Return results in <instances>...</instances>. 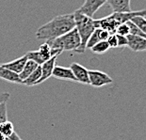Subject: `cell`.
<instances>
[{"instance_id":"obj_1","label":"cell","mask_w":146,"mask_h":140,"mask_svg":"<svg viewBox=\"0 0 146 140\" xmlns=\"http://www.w3.org/2000/svg\"><path fill=\"white\" fill-rule=\"evenodd\" d=\"M76 27L74 13L61 14L53 18L52 20L40 26L36 31L38 40H50L64 35Z\"/></svg>"},{"instance_id":"obj_2","label":"cell","mask_w":146,"mask_h":140,"mask_svg":"<svg viewBox=\"0 0 146 140\" xmlns=\"http://www.w3.org/2000/svg\"><path fill=\"white\" fill-rule=\"evenodd\" d=\"M74 15L76 28L77 29V32H78L80 39H81V44H80V47L76 50V53L83 54L86 52L87 42H88L90 37L92 36V34L97 27H96L95 20L92 17L83 14L78 11H74Z\"/></svg>"},{"instance_id":"obj_3","label":"cell","mask_w":146,"mask_h":140,"mask_svg":"<svg viewBox=\"0 0 146 140\" xmlns=\"http://www.w3.org/2000/svg\"><path fill=\"white\" fill-rule=\"evenodd\" d=\"M46 42L50 45L52 49H56V50H60V52L63 51H74L80 47L81 44V39L77 29L74 27L69 32L65 33L64 35L58 37L57 39L46 40Z\"/></svg>"},{"instance_id":"obj_4","label":"cell","mask_w":146,"mask_h":140,"mask_svg":"<svg viewBox=\"0 0 146 140\" xmlns=\"http://www.w3.org/2000/svg\"><path fill=\"white\" fill-rule=\"evenodd\" d=\"M61 53L60 50H56V49H52L50 45L47 42H44L40 45L38 50L36 51H30L27 53V55L29 59H31L35 61L38 65H42L44 63L45 61L50 59L54 55H60Z\"/></svg>"},{"instance_id":"obj_5","label":"cell","mask_w":146,"mask_h":140,"mask_svg":"<svg viewBox=\"0 0 146 140\" xmlns=\"http://www.w3.org/2000/svg\"><path fill=\"white\" fill-rule=\"evenodd\" d=\"M90 85L94 88H102L104 86L110 85L113 83V79L104 71L92 70L89 71Z\"/></svg>"},{"instance_id":"obj_6","label":"cell","mask_w":146,"mask_h":140,"mask_svg":"<svg viewBox=\"0 0 146 140\" xmlns=\"http://www.w3.org/2000/svg\"><path fill=\"white\" fill-rule=\"evenodd\" d=\"M108 0H85L83 5L78 10L79 12L88 15L90 17H94L95 12L107 3Z\"/></svg>"},{"instance_id":"obj_7","label":"cell","mask_w":146,"mask_h":140,"mask_svg":"<svg viewBox=\"0 0 146 140\" xmlns=\"http://www.w3.org/2000/svg\"><path fill=\"white\" fill-rule=\"evenodd\" d=\"M70 69L72 70L76 82L84 84V85H90L89 78V70L82 66L81 64H78L76 62H73L70 65Z\"/></svg>"},{"instance_id":"obj_8","label":"cell","mask_w":146,"mask_h":140,"mask_svg":"<svg viewBox=\"0 0 146 140\" xmlns=\"http://www.w3.org/2000/svg\"><path fill=\"white\" fill-rule=\"evenodd\" d=\"M127 47L133 52H143L146 51V39L143 37L132 35H127Z\"/></svg>"},{"instance_id":"obj_9","label":"cell","mask_w":146,"mask_h":140,"mask_svg":"<svg viewBox=\"0 0 146 140\" xmlns=\"http://www.w3.org/2000/svg\"><path fill=\"white\" fill-rule=\"evenodd\" d=\"M58 57V55H54V57H52L50 59H48L47 61H45L44 63H42L41 65L42 76H41V78L39 79L37 85H40V84L43 83L44 81H46L48 78H50V77L52 76L53 71H54L56 63H57Z\"/></svg>"},{"instance_id":"obj_10","label":"cell","mask_w":146,"mask_h":140,"mask_svg":"<svg viewBox=\"0 0 146 140\" xmlns=\"http://www.w3.org/2000/svg\"><path fill=\"white\" fill-rule=\"evenodd\" d=\"M52 76L58 80H67V81H71V82H76V77H74L73 71L70 68L57 66L56 65L54 71H53Z\"/></svg>"},{"instance_id":"obj_11","label":"cell","mask_w":146,"mask_h":140,"mask_svg":"<svg viewBox=\"0 0 146 140\" xmlns=\"http://www.w3.org/2000/svg\"><path fill=\"white\" fill-rule=\"evenodd\" d=\"M27 59H29V57H27V54L22 55V57H18V58H15L14 60H12L11 62H8V63H4V64H1L3 67L6 68V69L10 70L11 71H13V73L19 74L22 70L24 69L25 65H26Z\"/></svg>"},{"instance_id":"obj_12","label":"cell","mask_w":146,"mask_h":140,"mask_svg":"<svg viewBox=\"0 0 146 140\" xmlns=\"http://www.w3.org/2000/svg\"><path fill=\"white\" fill-rule=\"evenodd\" d=\"M107 3L112 9L113 12L131 11L130 0H108Z\"/></svg>"},{"instance_id":"obj_13","label":"cell","mask_w":146,"mask_h":140,"mask_svg":"<svg viewBox=\"0 0 146 140\" xmlns=\"http://www.w3.org/2000/svg\"><path fill=\"white\" fill-rule=\"evenodd\" d=\"M0 79L5 80L7 82L14 83V84H22V81L20 79L19 75L17 73H13L10 70L6 69L0 64Z\"/></svg>"},{"instance_id":"obj_14","label":"cell","mask_w":146,"mask_h":140,"mask_svg":"<svg viewBox=\"0 0 146 140\" xmlns=\"http://www.w3.org/2000/svg\"><path fill=\"white\" fill-rule=\"evenodd\" d=\"M38 66H39V65L37 64L35 61H33L31 59H27V63H26V65H25V67H24V69L22 70V71L19 74H18L22 82H23V81L26 78H27V77H29L30 74H31L33 71L37 69V67H38Z\"/></svg>"},{"instance_id":"obj_15","label":"cell","mask_w":146,"mask_h":140,"mask_svg":"<svg viewBox=\"0 0 146 140\" xmlns=\"http://www.w3.org/2000/svg\"><path fill=\"white\" fill-rule=\"evenodd\" d=\"M41 76H42V68H41V65H39V66L37 67V69L34 71L27 78L25 79L23 82H22V84L27 87L37 86V83H38L39 79L41 78Z\"/></svg>"},{"instance_id":"obj_16","label":"cell","mask_w":146,"mask_h":140,"mask_svg":"<svg viewBox=\"0 0 146 140\" xmlns=\"http://www.w3.org/2000/svg\"><path fill=\"white\" fill-rule=\"evenodd\" d=\"M110 49V45H108L107 40H101V42H97L95 45L92 46L91 48V50L95 55H103L105 53H107Z\"/></svg>"},{"instance_id":"obj_17","label":"cell","mask_w":146,"mask_h":140,"mask_svg":"<svg viewBox=\"0 0 146 140\" xmlns=\"http://www.w3.org/2000/svg\"><path fill=\"white\" fill-rule=\"evenodd\" d=\"M15 132L14 131V126L13 123L11 122V121H5L0 124V133H3L6 137H10V136Z\"/></svg>"},{"instance_id":"obj_18","label":"cell","mask_w":146,"mask_h":140,"mask_svg":"<svg viewBox=\"0 0 146 140\" xmlns=\"http://www.w3.org/2000/svg\"><path fill=\"white\" fill-rule=\"evenodd\" d=\"M99 31H100V29L99 28H96L94 33L92 34V36L90 37V39L88 40V42H87V49H91L92 46L95 45L96 43L101 42V38H100V33H99Z\"/></svg>"},{"instance_id":"obj_19","label":"cell","mask_w":146,"mask_h":140,"mask_svg":"<svg viewBox=\"0 0 146 140\" xmlns=\"http://www.w3.org/2000/svg\"><path fill=\"white\" fill-rule=\"evenodd\" d=\"M130 21L133 22L142 32L146 34V18L144 16H136Z\"/></svg>"},{"instance_id":"obj_20","label":"cell","mask_w":146,"mask_h":140,"mask_svg":"<svg viewBox=\"0 0 146 140\" xmlns=\"http://www.w3.org/2000/svg\"><path fill=\"white\" fill-rule=\"evenodd\" d=\"M8 120V112H7V102H0V124Z\"/></svg>"},{"instance_id":"obj_21","label":"cell","mask_w":146,"mask_h":140,"mask_svg":"<svg viewBox=\"0 0 146 140\" xmlns=\"http://www.w3.org/2000/svg\"><path fill=\"white\" fill-rule=\"evenodd\" d=\"M118 35H121V36H127L130 34V28H129V26L127 23H123V24H121L119 26L117 27L116 29V32H115Z\"/></svg>"},{"instance_id":"obj_22","label":"cell","mask_w":146,"mask_h":140,"mask_svg":"<svg viewBox=\"0 0 146 140\" xmlns=\"http://www.w3.org/2000/svg\"><path fill=\"white\" fill-rule=\"evenodd\" d=\"M107 42L110 48H118V40H117L116 33L110 34V37H108L107 40Z\"/></svg>"},{"instance_id":"obj_23","label":"cell","mask_w":146,"mask_h":140,"mask_svg":"<svg viewBox=\"0 0 146 140\" xmlns=\"http://www.w3.org/2000/svg\"><path fill=\"white\" fill-rule=\"evenodd\" d=\"M117 35V40H118V48H123L127 46V37L126 36H121V35Z\"/></svg>"},{"instance_id":"obj_24","label":"cell","mask_w":146,"mask_h":140,"mask_svg":"<svg viewBox=\"0 0 146 140\" xmlns=\"http://www.w3.org/2000/svg\"><path fill=\"white\" fill-rule=\"evenodd\" d=\"M11 98V94L9 92H0V102H7Z\"/></svg>"},{"instance_id":"obj_25","label":"cell","mask_w":146,"mask_h":140,"mask_svg":"<svg viewBox=\"0 0 146 140\" xmlns=\"http://www.w3.org/2000/svg\"><path fill=\"white\" fill-rule=\"evenodd\" d=\"M9 138H10L11 140H20V139H21V138L19 137V135H18L15 132H14L13 133H12V135H11Z\"/></svg>"},{"instance_id":"obj_26","label":"cell","mask_w":146,"mask_h":140,"mask_svg":"<svg viewBox=\"0 0 146 140\" xmlns=\"http://www.w3.org/2000/svg\"><path fill=\"white\" fill-rule=\"evenodd\" d=\"M8 137H6V136L3 135V133H0V140H6Z\"/></svg>"},{"instance_id":"obj_27","label":"cell","mask_w":146,"mask_h":140,"mask_svg":"<svg viewBox=\"0 0 146 140\" xmlns=\"http://www.w3.org/2000/svg\"><path fill=\"white\" fill-rule=\"evenodd\" d=\"M6 140H11V139H10V138H9V137H8V138H7V139H6Z\"/></svg>"},{"instance_id":"obj_28","label":"cell","mask_w":146,"mask_h":140,"mask_svg":"<svg viewBox=\"0 0 146 140\" xmlns=\"http://www.w3.org/2000/svg\"><path fill=\"white\" fill-rule=\"evenodd\" d=\"M20 140H22V139H20Z\"/></svg>"}]
</instances>
